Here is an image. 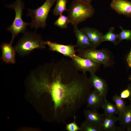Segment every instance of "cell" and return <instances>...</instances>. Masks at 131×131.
Returning <instances> with one entry per match:
<instances>
[{
    "label": "cell",
    "instance_id": "6da1fadb",
    "mask_svg": "<svg viewBox=\"0 0 131 131\" xmlns=\"http://www.w3.org/2000/svg\"><path fill=\"white\" fill-rule=\"evenodd\" d=\"M32 88L48 98L52 119L66 123L86 103L92 86L86 73L78 71L72 60L63 58L33 71Z\"/></svg>",
    "mask_w": 131,
    "mask_h": 131
},
{
    "label": "cell",
    "instance_id": "7a4b0ae2",
    "mask_svg": "<svg viewBox=\"0 0 131 131\" xmlns=\"http://www.w3.org/2000/svg\"><path fill=\"white\" fill-rule=\"evenodd\" d=\"M68 9V16L74 26L92 17L95 12L90 3L79 0H73Z\"/></svg>",
    "mask_w": 131,
    "mask_h": 131
},
{
    "label": "cell",
    "instance_id": "3957f363",
    "mask_svg": "<svg viewBox=\"0 0 131 131\" xmlns=\"http://www.w3.org/2000/svg\"><path fill=\"white\" fill-rule=\"evenodd\" d=\"M14 47L16 52L20 55H26L35 49H44L45 45L40 34L34 32L27 31L24 33Z\"/></svg>",
    "mask_w": 131,
    "mask_h": 131
},
{
    "label": "cell",
    "instance_id": "277c9868",
    "mask_svg": "<svg viewBox=\"0 0 131 131\" xmlns=\"http://www.w3.org/2000/svg\"><path fill=\"white\" fill-rule=\"evenodd\" d=\"M76 51L78 53V56L102 64L105 68L112 67L115 63L113 55L106 49H98L96 48H78Z\"/></svg>",
    "mask_w": 131,
    "mask_h": 131
},
{
    "label": "cell",
    "instance_id": "5b68a950",
    "mask_svg": "<svg viewBox=\"0 0 131 131\" xmlns=\"http://www.w3.org/2000/svg\"><path fill=\"white\" fill-rule=\"evenodd\" d=\"M7 7L14 9L15 13L13 22L7 29V31L11 33L12 37L10 43L12 44L16 37L19 34L21 33H24L27 31V27L30 25V23L25 22L22 19L24 4L21 0H17L12 4L7 5Z\"/></svg>",
    "mask_w": 131,
    "mask_h": 131
},
{
    "label": "cell",
    "instance_id": "8992f818",
    "mask_svg": "<svg viewBox=\"0 0 131 131\" xmlns=\"http://www.w3.org/2000/svg\"><path fill=\"white\" fill-rule=\"evenodd\" d=\"M56 0H46L41 6L36 9H28L27 16L31 17L32 20L30 25L31 28L36 30L39 28H44L46 26V20L50 9Z\"/></svg>",
    "mask_w": 131,
    "mask_h": 131
},
{
    "label": "cell",
    "instance_id": "52a82bcc",
    "mask_svg": "<svg viewBox=\"0 0 131 131\" xmlns=\"http://www.w3.org/2000/svg\"><path fill=\"white\" fill-rule=\"evenodd\" d=\"M71 58L76 69L83 73H86V72H89L90 73H95L98 70L101 65L90 59L76 55Z\"/></svg>",
    "mask_w": 131,
    "mask_h": 131
},
{
    "label": "cell",
    "instance_id": "ba28073f",
    "mask_svg": "<svg viewBox=\"0 0 131 131\" xmlns=\"http://www.w3.org/2000/svg\"><path fill=\"white\" fill-rule=\"evenodd\" d=\"M45 45L49 47V49L52 51L59 52L64 56L71 58L75 55L74 48L75 46L72 45H64L52 42L49 41H44Z\"/></svg>",
    "mask_w": 131,
    "mask_h": 131
},
{
    "label": "cell",
    "instance_id": "9c48e42d",
    "mask_svg": "<svg viewBox=\"0 0 131 131\" xmlns=\"http://www.w3.org/2000/svg\"><path fill=\"white\" fill-rule=\"evenodd\" d=\"M89 79L92 87L104 99H106L108 88L105 80L98 76L95 73H90Z\"/></svg>",
    "mask_w": 131,
    "mask_h": 131
},
{
    "label": "cell",
    "instance_id": "30bf717a",
    "mask_svg": "<svg viewBox=\"0 0 131 131\" xmlns=\"http://www.w3.org/2000/svg\"><path fill=\"white\" fill-rule=\"evenodd\" d=\"M110 6L118 14L131 17V1L128 0H112Z\"/></svg>",
    "mask_w": 131,
    "mask_h": 131
},
{
    "label": "cell",
    "instance_id": "8fae6325",
    "mask_svg": "<svg viewBox=\"0 0 131 131\" xmlns=\"http://www.w3.org/2000/svg\"><path fill=\"white\" fill-rule=\"evenodd\" d=\"M2 55L0 58L7 64H15L16 62V53L15 48L10 43L4 42L0 46Z\"/></svg>",
    "mask_w": 131,
    "mask_h": 131
},
{
    "label": "cell",
    "instance_id": "7c38bea8",
    "mask_svg": "<svg viewBox=\"0 0 131 131\" xmlns=\"http://www.w3.org/2000/svg\"><path fill=\"white\" fill-rule=\"evenodd\" d=\"M80 29L87 36L91 43L95 48L101 44L103 34L99 30L94 28L84 27Z\"/></svg>",
    "mask_w": 131,
    "mask_h": 131
},
{
    "label": "cell",
    "instance_id": "4fadbf2b",
    "mask_svg": "<svg viewBox=\"0 0 131 131\" xmlns=\"http://www.w3.org/2000/svg\"><path fill=\"white\" fill-rule=\"evenodd\" d=\"M104 101V99L103 97L94 89L88 97L86 107L90 109L97 110L101 107Z\"/></svg>",
    "mask_w": 131,
    "mask_h": 131
},
{
    "label": "cell",
    "instance_id": "5bb4252c",
    "mask_svg": "<svg viewBox=\"0 0 131 131\" xmlns=\"http://www.w3.org/2000/svg\"><path fill=\"white\" fill-rule=\"evenodd\" d=\"M74 30L77 41L75 47L84 49L95 48L87 36L77 26H74Z\"/></svg>",
    "mask_w": 131,
    "mask_h": 131
},
{
    "label": "cell",
    "instance_id": "9a60e30c",
    "mask_svg": "<svg viewBox=\"0 0 131 131\" xmlns=\"http://www.w3.org/2000/svg\"><path fill=\"white\" fill-rule=\"evenodd\" d=\"M117 121V117L114 115L104 114L103 121L100 125L102 131H117L123 130L122 127L116 126L115 124Z\"/></svg>",
    "mask_w": 131,
    "mask_h": 131
},
{
    "label": "cell",
    "instance_id": "2e32d148",
    "mask_svg": "<svg viewBox=\"0 0 131 131\" xmlns=\"http://www.w3.org/2000/svg\"><path fill=\"white\" fill-rule=\"evenodd\" d=\"M118 115V121L124 130L131 125V104L126 106L124 110Z\"/></svg>",
    "mask_w": 131,
    "mask_h": 131
},
{
    "label": "cell",
    "instance_id": "e0dca14e",
    "mask_svg": "<svg viewBox=\"0 0 131 131\" xmlns=\"http://www.w3.org/2000/svg\"><path fill=\"white\" fill-rule=\"evenodd\" d=\"M86 120L100 125L103 121L104 114L99 113L97 110L86 109L84 111Z\"/></svg>",
    "mask_w": 131,
    "mask_h": 131
},
{
    "label": "cell",
    "instance_id": "ac0fdd59",
    "mask_svg": "<svg viewBox=\"0 0 131 131\" xmlns=\"http://www.w3.org/2000/svg\"><path fill=\"white\" fill-rule=\"evenodd\" d=\"M114 30L115 28L114 27H110L108 32L103 35L101 39L102 42L109 41L111 42L115 45L117 44L120 42L118 34L114 33Z\"/></svg>",
    "mask_w": 131,
    "mask_h": 131
},
{
    "label": "cell",
    "instance_id": "d6986e66",
    "mask_svg": "<svg viewBox=\"0 0 131 131\" xmlns=\"http://www.w3.org/2000/svg\"><path fill=\"white\" fill-rule=\"evenodd\" d=\"M101 108L104 110L105 115H111L119 114L115 105L109 102L106 99H104V103Z\"/></svg>",
    "mask_w": 131,
    "mask_h": 131
},
{
    "label": "cell",
    "instance_id": "ffe728a7",
    "mask_svg": "<svg viewBox=\"0 0 131 131\" xmlns=\"http://www.w3.org/2000/svg\"><path fill=\"white\" fill-rule=\"evenodd\" d=\"M56 3L53 10L54 15L57 16L62 14L65 11H68V9L66 8L67 0H56Z\"/></svg>",
    "mask_w": 131,
    "mask_h": 131
},
{
    "label": "cell",
    "instance_id": "44dd1931",
    "mask_svg": "<svg viewBox=\"0 0 131 131\" xmlns=\"http://www.w3.org/2000/svg\"><path fill=\"white\" fill-rule=\"evenodd\" d=\"M80 127L81 131H102L99 125L86 120L81 124Z\"/></svg>",
    "mask_w": 131,
    "mask_h": 131
},
{
    "label": "cell",
    "instance_id": "7402d4cb",
    "mask_svg": "<svg viewBox=\"0 0 131 131\" xmlns=\"http://www.w3.org/2000/svg\"><path fill=\"white\" fill-rule=\"evenodd\" d=\"M70 21L68 17L63 15H60L57 19L54 22V24L59 28L63 29L67 28Z\"/></svg>",
    "mask_w": 131,
    "mask_h": 131
},
{
    "label": "cell",
    "instance_id": "603a6c76",
    "mask_svg": "<svg viewBox=\"0 0 131 131\" xmlns=\"http://www.w3.org/2000/svg\"><path fill=\"white\" fill-rule=\"evenodd\" d=\"M112 99L115 104L119 113L124 110L126 106L125 103L123 99L121 98L120 96L115 94L113 96Z\"/></svg>",
    "mask_w": 131,
    "mask_h": 131
},
{
    "label": "cell",
    "instance_id": "cb8c5ba5",
    "mask_svg": "<svg viewBox=\"0 0 131 131\" xmlns=\"http://www.w3.org/2000/svg\"><path fill=\"white\" fill-rule=\"evenodd\" d=\"M120 28L121 31L118 34L120 42L123 40L131 41V30L124 29L121 26Z\"/></svg>",
    "mask_w": 131,
    "mask_h": 131
},
{
    "label": "cell",
    "instance_id": "d4e9b609",
    "mask_svg": "<svg viewBox=\"0 0 131 131\" xmlns=\"http://www.w3.org/2000/svg\"><path fill=\"white\" fill-rule=\"evenodd\" d=\"M73 122L66 124V130L68 131H77L80 130V128L76 123V117L74 118Z\"/></svg>",
    "mask_w": 131,
    "mask_h": 131
},
{
    "label": "cell",
    "instance_id": "484cf974",
    "mask_svg": "<svg viewBox=\"0 0 131 131\" xmlns=\"http://www.w3.org/2000/svg\"><path fill=\"white\" fill-rule=\"evenodd\" d=\"M130 95V92L128 89H126L123 90L120 93V96L122 98L124 99L128 98Z\"/></svg>",
    "mask_w": 131,
    "mask_h": 131
},
{
    "label": "cell",
    "instance_id": "4316f807",
    "mask_svg": "<svg viewBox=\"0 0 131 131\" xmlns=\"http://www.w3.org/2000/svg\"><path fill=\"white\" fill-rule=\"evenodd\" d=\"M126 60L128 66L131 68V49L126 57Z\"/></svg>",
    "mask_w": 131,
    "mask_h": 131
},
{
    "label": "cell",
    "instance_id": "83f0119b",
    "mask_svg": "<svg viewBox=\"0 0 131 131\" xmlns=\"http://www.w3.org/2000/svg\"><path fill=\"white\" fill-rule=\"evenodd\" d=\"M127 88L129 90L130 92V95L128 99L130 100V104H131V82L128 84Z\"/></svg>",
    "mask_w": 131,
    "mask_h": 131
},
{
    "label": "cell",
    "instance_id": "f1b7e54d",
    "mask_svg": "<svg viewBox=\"0 0 131 131\" xmlns=\"http://www.w3.org/2000/svg\"><path fill=\"white\" fill-rule=\"evenodd\" d=\"M82 1L84 2L88 3H90L92 1V0H79Z\"/></svg>",
    "mask_w": 131,
    "mask_h": 131
},
{
    "label": "cell",
    "instance_id": "f546056e",
    "mask_svg": "<svg viewBox=\"0 0 131 131\" xmlns=\"http://www.w3.org/2000/svg\"><path fill=\"white\" fill-rule=\"evenodd\" d=\"M126 129L127 131H131V125L128 126Z\"/></svg>",
    "mask_w": 131,
    "mask_h": 131
},
{
    "label": "cell",
    "instance_id": "4dcf8cb0",
    "mask_svg": "<svg viewBox=\"0 0 131 131\" xmlns=\"http://www.w3.org/2000/svg\"><path fill=\"white\" fill-rule=\"evenodd\" d=\"M128 80L131 81V74L129 75L128 78Z\"/></svg>",
    "mask_w": 131,
    "mask_h": 131
}]
</instances>
